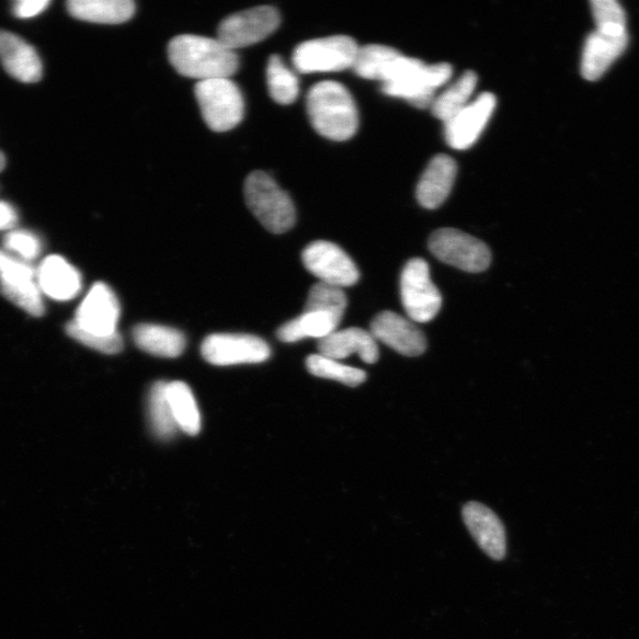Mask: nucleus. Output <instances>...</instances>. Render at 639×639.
<instances>
[{
	"mask_svg": "<svg viewBox=\"0 0 639 639\" xmlns=\"http://www.w3.org/2000/svg\"><path fill=\"white\" fill-rule=\"evenodd\" d=\"M352 69L363 79L381 81L384 94L404 99L418 109L431 107L437 89L453 77L448 64L425 65L381 44L360 48Z\"/></svg>",
	"mask_w": 639,
	"mask_h": 639,
	"instance_id": "f257e3e1",
	"label": "nucleus"
},
{
	"mask_svg": "<svg viewBox=\"0 0 639 639\" xmlns=\"http://www.w3.org/2000/svg\"><path fill=\"white\" fill-rule=\"evenodd\" d=\"M122 308L115 293L106 284H96L84 297L67 333L82 345L105 354H116L124 341L116 327Z\"/></svg>",
	"mask_w": 639,
	"mask_h": 639,
	"instance_id": "f03ea898",
	"label": "nucleus"
},
{
	"mask_svg": "<svg viewBox=\"0 0 639 639\" xmlns=\"http://www.w3.org/2000/svg\"><path fill=\"white\" fill-rule=\"evenodd\" d=\"M169 59L181 76L198 80L230 79L239 70V56L218 38L197 35L174 37Z\"/></svg>",
	"mask_w": 639,
	"mask_h": 639,
	"instance_id": "7ed1b4c3",
	"label": "nucleus"
},
{
	"mask_svg": "<svg viewBox=\"0 0 639 639\" xmlns=\"http://www.w3.org/2000/svg\"><path fill=\"white\" fill-rule=\"evenodd\" d=\"M307 113L311 126L326 139L346 141L360 127V114L349 89L335 81L310 88Z\"/></svg>",
	"mask_w": 639,
	"mask_h": 639,
	"instance_id": "20e7f679",
	"label": "nucleus"
},
{
	"mask_svg": "<svg viewBox=\"0 0 639 639\" xmlns=\"http://www.w3.org/2000/svg\"><path fill=\"white\" fill-rule=\"evenodd\" d=\"M244 197L250 212L266 230L285 233L294 227L293 201L270 174L262 171L250 173L244 183Z\"/></svg>",
	"mask_w": 639,
	"mask_h": 639,
	"instance_id": "39448f33",
	"label": "nucleus"
},
{
	"mask_svg": "<svg viewBox=\"0 0 639 639\" xmlns=\"http://www.w3.org/2000/svg\"><path fill=\"white\" fill-rule=\"evenodd\" d=\"M195 95L207 127L228 132L239 126L244 117V99L239 85L230 79L198 82Z\"/></svg>",
	"mask_w": 639,
	"mask_h": 639,
	"instance_id": "423d86ee",
	"label": "nucleus"
},
{
	"mask_svg": "<svg viewBox=\"0 0 639 639\" xmlns=\"http://www.w3.org/2000/svg\"><path fill=\"white\" fill-rule=\"evenodd\" d=\"M360 48L343 35L310 39L296 47L293 65L301 73L343 71L353 68Z\"/></svg>",
	"mask_w": 639,
	"mask_h": 639,
	"instance_id": "0eeeda50",
	"label": "nucleus"
},
{
	"mask_svg": "<svg viewBox=\"0 0 639 639\" xmlns=\"http://www.w3.org/2000/svg\"><path fill=\"white\" fill-rule=\"evenodd\" d=\"M400 297L409 319L413 322H430L440 313L442 295L430 276L429 264L422 259H412L400 276Z\"/></svg>",
	"mask_w": 639,
	"mask_h": 639,
	"instance_id": "6e6552de",
	"label": "nucleus"
},
{
	"mask_svg": "<svg viewBox=\"0 0 639 639\" xmlns=\"http://www.w3.org/2000/svg\"><path fill=\"white\" fill-rule=\"evenodd\" d=\"M429 249L441 262L467 273H482L492 262V252L475 237L450 228L430 236Z\"/></svg>",
	"mask_w": 639,
	"mask_h": 639,
	"instance_id": "1a4fd4ad",
	"label": "nucleus"
},
{
	"mask_svg": "<svg viewBox=\"0 0 639 639\" xmlns=\"http://www.w3.org/2000/svg\"><path fill=\"white\" fill-rule=\"evenodd\" d=\"M0 292L30 316L41 317L46 310L34 267L2 250H0Z\"/></svg>",
	"mask_w": 639,
	"mask_h": 639,
	"instance_id": "9d476101",
	"label": "nucleus"
},
{
	"mask_svg": "<svg viewBox=\"0 0 639 639\" xmlns=\"http://www.w3.org/2000/svg\"><path fill=\"white\" fill-rule=\"evenodd\" d=\"M279 23V13L273 7L249 9L222 21L218 26V39L236 52L270 37Z\"/></svg>",
	"mask_w": 639,
	"mask_h": 639,
	"instance_id": "9b49d317",
	"label": "nucleus"
},
{
	"mask_svg": "<svg viewBox=\"0 0 639 639\" xmlns=\"http://www.w3.org/2000/svg\"><path fill=\"white\" fill-rule=\"evenodd\" d=\"M303 262L307 271L324 285L343 289L355 285L361 278L353 260L332 242L310 243L303 252Z\"/></svg>",
	"mask_w": 639,
	"mask_h": 639,
	"instance_id": "f8f14e48",
	"label": "nucleus"
},
{
	"mask_svg": "<svg viewBox=\"0 0 639 639\" xmlns=\"http://www.w3.org/2000/svg\"><path fill=\"white\" fill-rule=\"evenodd\" d=\"M265 341L249 334H213L203 341V358L216 366L259 364L270 360Z\"/></svg>",
	"mask_w": 639,
	"mask_h": 639,
	"instance_id": "ddd939ff",
	"label": "nucleus"
},
{
	"mask_svg": "<svg viewBox=\"0 0 639 639\" xmlns=\"http://www.w3.org/2000/svg\"><path fill=\"white\" fill-rule=\"evenodd\" d=\"M497 107V98L483 93L445 123V139L454 150H468L481 137Z\"/></svg>",
	"mask_w": 639,
	"mask_h": 639,
	"instance_id": "4468645a",
	"label": "nucleus"
},
{
	"mask_svg": "<svg viewBox=\"0 0 639 639\" xmlns=\"http://www.w3.org/2000/svg\"><path fill=\"white\" fill-rule=\"evenodd\" d=\"M370 334L377 341L407 356H419L426 350V339L418 326L395 311H383L370 322Z\"/></svg>",
	"mask_w": 639,
	"mask_h": 639,
	"instance_id": "2eb2a0df",
	"label": "nucleus"
},
{
	"mask_svg": "<svg viewBox=\"0 0 639 639\" xmlns=\"http://www.w3.org/2000/svg\"><path fill=\"white\" fill-rule=\"evenodd\" d=\"M464 518L471 537L490 558L501 560L506 556V533L493 511L479 502H469Z\"/></svg>",
	"mask_w": 639,
	"mask_h": 639,
	"instance_id": "dca6fc26",
	"label": "nucleus"
},
{
	"mask_svg": "<svg viewBox=\"0 0 639 639\" xmlns=\"http://www.w3.org/2000/svg\"><path fill=\"white\" fill-rule=\"evenodd\" d=\"M0 61L13 79L36 83L43 77L41 58L22 37L0 30Z\"/></svg>",
	"mask_w": 639,
	"mask_h": 639,
	"instance_id": "f3484780",
	"label": "nucleus"
},
{
	"mask_svg": "<svg viewBox=\"0 0 639 639\" xmlns=\"http://www.w3.org/2000/svg\"><path fill=\"white\" fill-rule=\"evenodd\" d=\"M457 174L456 161L438 155L430 161L418 185V199L425 209H437L450 195Z\"/></svg>",
	"mask_w": 639,
	"mask_h": 639,
	"instance_id": "a211bd4d",
	"label": "nucleus"
},
{
	"mask_svg": "<svg viewBox=\"0 0 639 639\" xmlns=\"http://www.w3.org/2000/svg\"><path fill=\"white\" fill-rule=\"evenodd\" d=\"M37 281L42 294L57 301L72 300L82 289V277L77 267L57 255L41 263Z\"/></svg>",
	"mask_w": 639,
	"mask_h": 639,
	"instance_id": "6ab92c4d",
	"label": "nucleus"
},
{
	"mask_svg": "<svg viewBox=\"0 0 639 639\" xmlns=\"http://www.w3.org/2000/svg\"><path fill=\"white\" fill-rule=\"evenodd\" d=\"M319 351L321 355L334 361L346 360L353 354H358L366 364H375L379 360L377 340L362 329L335 331L319 341Z\"/></svg>",
	"mask_w": 639,
	"mask_h": 639,
	"instance_id": "aec40b11",
	"label": "nucleus"
},
{
	"mask_svg": "<svg viewBox=\"0 0 639 639\" xmlns=\"http://www.w3.org/2000/svg\"><path fill=\"white\" fill-rule=\"evenodd\" d=\"M629 37H607L596 32L585 42L582 57V76L587 81L600 80L616 59L626 52Z\"/></svg>",
	"mask_w": 639,
	"mask_h": 639,
	"instance_id": "412c9836",
	"label": "nucleus"
},
{
	"mask_svg": "<svg viewBox=\"0 0 639 639\" xmlns=\"http://www.w3.org/2000/svg\"><path fill=\"white\" fill-rule=\"evenodd\" d=\"M133 339L141 351L160 358H178L186 347L185 335L167 326L138 324L134 327Z\"/></svg>",
	"mask_w": 639,
	"mask_h": 639,
	"instance_id": "4be33fe9",
	"label": "nucleus"
},
{
	"mask_svg": "<svg viewBox=\"0 0 639 639\" xmlns=\"http://www.w3.org/2000/svg\"><path fill=\"white\" fill-rule=\"evenodd\" d=\"M67 8L73 19L96 24H122L136 12L130 0H70Z\"/></svg>",
	"mask_w": 639,
	"mask_h": 639,
	"instance_id": "5701e85b",
	"label": "nucleus"
},
{
	"mask_svg": "<svg viewBox=\"0 0 639 639\" xmlns=\"http://www.w3.org/2000/svg\"><path fill=\"white\" fill-rule=\"evenodd\" d=\"M343 318L324 311L304 310V313L284 326L277 331V336L285 343H296L307 338L319 340L331 335L338 329Z\"/></svg>",
	"mask_w": 639,
	"mask_h": 639,
	"instance_id": "b1692460",
	"label": "nucleus"
},
{
	"mask_svg": "<svg viewBox=\"0 0 639 639\" xmlns=\"http://www.w3.org/2000/svg\"><path fill=\"white\" fill-rule=\"evenodd\" d=\"M477 72L468 70L454 84L435 98L431 112L444 124L470 103V98L477 89Z\"/></svg>",
	"mask_w": 639,
	"mask_h": 639,
	"instance_id": "393cba45",
	"label": "nucleus"
},
{
	"mask_svg": "<svg viewBox=\"0 0 639 639\" xmlns=\"http://www.w3.org/2000/svg\"><path fill=\"white\" fill-rule=\"evenodd\" d=\"M168 397L176 426L190 436L198 435L202 426L201 412L189 386L183 381L168 384Z\"/></svg>",
	"mask_w": 639,
	"mask_h": 639,
	"instance_id": "a878e982",
	"label": "nucleus"
},
{
	"mask_svg": "<svg viewBox=\"0 0 639 639\" xmlns=\"http://www.w3.org/2000/svg\"><path fill=\"white\" fill-rule=\"evenodd\" d=\"M148 420L153 434L163 441L171 440L178 429L168 397V383L157 381L148 395Z\"/></svg>",
	"mask_w": 639,
	"mask_h": 639,
	"instance_id": "bb28decb",
	"label": "nucleus"
},
{
	"mask_svg": "<svg viewBox=\"0 0 639 639\" xmlns=\"http://www.w3.org/2000/svg\"><path fill=\"white\" fill-rule=\"evenodd\" d=\"M266 83L272 99L279 105H292L299 98V79L278 55H273L267 61Z\"/></svg>",
	"mask_w": 639,
	"mask_h": 639,
	"instance_id": "cd10ccee",
	"label": "nucleus"
},
{
	"mask_svg": "<svg viewBox=\"0 0 639 639\" xmlns=\"http://www.w3.org/2000/svg\"><path fill=\"white\" fill-rule=\"evenodd\" d=\"M306 365L311 375L336 380L351 386V388L362 385L367 378L363 369L341 364L321 354L308 356Z\"/></svg>",
	"mask_w": 639,
	"mask_h": 639,
	"instance_id": "c85d7f7f",
	"label": "nucleus"
},
{
	"mask_svg": "<svg viewBox=\"0 0 639 639\" xmlns=\"http://www.w3.org/2000/svg\"><path fill=\"white\" fill-rule=\"evenodd\" d=\"M591 9L596 33L614 38L628 36L626 12L616 0H592Z\"/></svg>",
	"mask_w": 639,
	"mask_h": 639,
	"instance_id": "c756f323",
	"label": "nucleus"
},
{
	"mask_svg": "<svg viewBox=\"0 0 639 639\" xmlns=\"http://www.w3.org/2000/svg\"><path fill=\"white\" fill-rule=\"evenodd\" d=\"M347 307V297L343 289L318 284L310 289L305 310L324 311L344 318Z\"/></svg>",
	"mask_w": 639,
	"mask_h": 639,
	"instance_id": "7c9ffc66",
	"label": "nucleus"
},
{
	"mask_svg": "<svg viewBox=\"0 0 639 639\" xmlns=\"http://www.w3.org/2000/svg\"><path fill=\"white\" fill-rule=\"evenodd\" d=\"M4 246L8 254L14 255L26 263L36 260L41 254V242L37 237L28 231L16 230L5 236Z\"/></svg>",
	"mask_w": 639,
	"mask_h": 639,
	"instance_id": "2f4dec72",
	"label": "nucleus"
},
{
	"mask_svg": "<svg viewBox=\"0 0 639 639\" xmlns=\"http://www.w3.org/2000/svg\"><path fill=\"white\" fill-rule=\"evenodd\" d=\"M49 5V0H19L12 11L18 19L27 20L38 16Z\"/></svg>",
	"mask_w": 639,
	"mask_h": 639,
	"instance_id": "473e14b6",
	"label": "nucleus"
},
{
	"mask_svg": "<svg viewBox=\"0 0 639 639\" xmlns=\"http://www.w3.org/2000/svg\"><path fill=\"white\" fill-rule=\"evenodd\" d=\"M18 214L8 203L0 202V230H10L18 222Z\"/></svg>",
	"mask_w": 639,
	"mask_h": 639,
	"instance_id": "72a5a7b5",
	"label": "nucleus"
},
{
	"mask_svg": "<svg viewBox=\"0 0 639 639\" xmlns=\"http://www.w3.org/2000/svg\"><path fill=\"white\" fill-rule=\"evenodd\" d=\"M5 167H7V158L3 155V152L0 151V172H3V170L5 169Z\"/></svg>",
	"mask_w": 639,
	"mask_h": 639,
	"instance_id": "f704fd0d",
	"label": "nucleus"
}]
</instances>
